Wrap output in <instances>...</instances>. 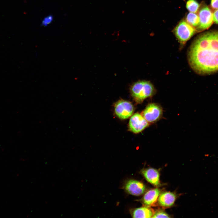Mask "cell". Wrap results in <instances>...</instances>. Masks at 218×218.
Instances as JSON below:
<instances>
[{
  "mask_svg": "<svg viewBox=\"0 0 218 218\" xmlns=\"http://www.w3.org/2000/svg\"><path fill=\"white\" fill-rule=\"evenodd\" d=\"M188 60L192 68L199 74L218 71V30H210L197 36L189 49Z\"/></svg>",
  "mask_w": 218,
  "mask_h": 218,
  "instance_id": "6da1fadb",
  "label": "cell"
},
{
  "mask_svg": "<svg viewBox=\"0 0 218 218\" xmlns=\"http://www.w3.org/2000/svg\"><path fill=\"white\" fill-rule=\"evenodd\" d=\"M131 95L137 103H140L155 93V90L149 81H140L133 83L130 88Z\"/></svg>",
  "mask_w": 218,
  "mask_h": 218,
  "instance_id": "7a4b0ae2",
  "label": "cell"
},
{
  "mask_svg": "<svg viewBox=\"0 0 218 218\" xmlns=\"http://www.w3.org/2000/svg\"><path fill=\"white\" fill-rule=\"evenodd\" d=\"M173 31L182 46H183L197 32L195 28L184 20L180 21L177 24Z\"/></svg>",
  "mask_w": 218,
  "mask_h": 218,
  "instance_id": "3957f363",
  "label": "cell"
},
{
  "mask_svg": "<svg viewBox=\"0 0 218 218\" xmlns=\"http://www.w3.org/2000/svg\"><path fill=\"white\" fill-rule=\"evenodd\" d=\"M200 23L196 28L197 31H201L209 28L213 22V13L210 8L203 3L198 10Z\"/></svg>",
  "mask_w": 218,
  "mask_h": 218,
  "instance_id": "277c9868",
  "label": "cell"
},
{
  "mask_svg": "<svg viewBox=\"0 0 218 218\" xmlns=\"http://www.w3.org/2000/svg\"><path fill=\"white\" fill-rule=\"evenodd\" d=\"M134 110L132 104L128 101L121 100L115 104V113L119 118L121 119L129 117L132 114Z\"/></svg>",
  "mask_w": 218,
  "mask_h": 218,
  "instance_id": "5b68a950",
  "label": "cell"
},
{
  "mask_svg": "<svg viewBox=\"0 0 218 218\" xmlns=\"http://www.w3.org/2000/svg\"><path fill=\"white\" fill-rule=\"evenodd\" d=\"M162 114L161 107L157 104L152 103L147 106L142 115L148 123H153L159 119Z\"/></svg>",
  "mask_w": 218,
  "mask_h": 218,
  "instance_id": "8992f818",
  "label": "cell"
},
{
  "mask_svg": "<svg viewBox=\"0 0 218 218\" xmlns=\"http://www.w3.org/2000/svg\"><path fill=\"white\" fill-rule=\"evenodd\" d=\"M149 125V123L142 115L139 113L134 114L130 118L129 123L130 130L135 133H139Z\"/></svg>",
  "mask_w": 218,
  "mask_h": 218,
  "instance_id": "52a82bcc",
  "label": "cell"
},
{
  "mask_svg": "<svg viewBox=\"0 0 218 218\" xmlns=\"http://www.w3.org/2000/svg\"><path fill=\"white\" fill-rule=\"evenodd\" d=\"M124 189L129 194L138 196L141 195L144 193L146 187L141 182L134 180H130L126 182Z\"/></svg>",
  "mask_w": 218,
  "mask_h": 218,
  "instance_id": "ba28073f",
  "label": "cell"
},
{
  "mask_svg": "<svg viewBox=\"0 0 218 218\" xmlns=\"http://www.w3.org/2000/svg\"><path fill=\"white\" fill-rule=\"evenodd\" d=\"M140 173L146 180L152 185L158 186L160 185V174L156 169L152 168H144Z\"/></svg>",
  "mask_w": 218,
  "mask_h": 218,
  "instance_id": "9c48e42d",
  "label": "cell"
},
{
  "mask_svg": "<svg viewBox=\"0 0 218 218\" xmlns=\"http://www.w3.org/2000/svg\"><path fill=\"white\" fill-rule=\"evenodd\" d=\"M160 193V190L157 188L151 189L145 194L141 201L146 206H152L157 202Z\"/></svg>",
  "mask_w": 218,
  "mask_h": 218,
  "instance_id": "30bf717a",
  "label": "cell"
},
{
  "mask_svg": "<svg viewBox=\"0 0 218 218\" xmlns=\"http://www.w3.org/2000/svg\"><path fill=\"white\" fill-rule=\"evenodd\" d=\"M176 198L175 194L173 192H164L160 194L158 198V202L163 207H170L174 204Z\"/></svg>",
  "mask_w": 218,
  "mask_h": 218,
  "instance_id": "8fae6325",
  "label": "cell"
},
{
  "mask_svg": "<svg viewBox=\"0 0 218 218\" xmlns=\"http://www.w3.org/2000/svg\"><path fill=\"white\" fill-rule=\"evenodd\" d=\"M154 213L153 209L147 206L134 209L131 212L133 218L152 217Z\"/></svg>",
  "mask_w": 218,
  "mask_h": 218,
  "instance_id": "7c38bea8",
  "label": "cell"
},
{
  "mask_svg": "<svg viewBox=\"0 0 218 218\" xmlns=\"http://www.w3.org/2000/svg\"><path fill=\"white\" fill-rule=\"evenodd\" d=\"M186 19L187 22L195 28L199 24V18L196 13L191 12L188 13L186 16Z\"/></svg>",
  "mask_w": 218,
  "mask_h": 218,
  "instance_id": "4fadbf2b",
  "label": "cell"
},
{
  "mask_svg": "<svg viewBox=\"0 0 218 218\" xmlns=\"http://www.w3.org/2000/svg\"><path fill=\"white\" fill-rule=\"evenodd\" d=\"M200 5L196 0H188L186 4V7L189 12L196 13L199 9Z\"/></svg>",
  "mask_w": 218,
  "mask_h": 218,
  "instance_id": "5bb4252c",
  "label": "cell"
},
{
  "mask_svg": "<svg viewBox=\"0 0 218 218\" xmlns=\"http://www.w3.org/2000/svg\"><path fill=\"white\" fill-rule=\"evenodd\" d=\"M153 218H169V215L164 210L161 209L157 210L155 212L152 216Z\"/></svg>",
  "mask_w": 218,
  "mask_h": 218,
  "instance_id": "9a60e30c",
  "label": "cell"
},
{
  "mask_svg": "<svg viewBox=\"0 0 218 218\" xmlns=\"http://www.w3.org/2000/svg\"><path fill=\"white\" fill-rule=\"evenodd\" d=\"M53 20V17L49 15L45 18L42 20L41 24L44 26H46L50 24Z\"/></svg>",
  "mask_w": 218,
  "mask_h": 218,
  "instance_id": "2e32d148",
  "label": "cell"
},
{
  "mask_svg": "<svg viewBox=\"0 0 218 218\" xmlns=\"http://www.w3.org/2000/svg\"><path fill=\"white\" fill-rule=\"evenodd\" d=\"M210 6L213 9H218V0H211Z\"/></svg>",
  "mask_w": 218,
  "mask_h": 218,
  "instance_id": "e0dca14e",
  "label": "cell"
},
{
  "mask_svg": "<svg viewBox=\"0 0 218 218\" xmlns=\"http://www.w3.org/2000/svg\"><path fill=\"white\" fill-rule=\"evenodd\" d=\"M213 21L218 24V9H216L213 13Z\"/></svg>",
  "mask_w": 218,
  "mask_h": 218,
  "instance_id": "ac0fdd59",
  "label": "cell"
}]
</instances>
